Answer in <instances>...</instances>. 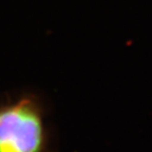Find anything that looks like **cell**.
<instances>
[{
	"mask_svg": "<svg viewBox=\"0 0 152 152\" xmlns=\"http://www.w3.org/2000/svg\"><path fill=\"white\" fill-rule=\"evenodd\" d=\"M44 102L22 93L0 102V152H50Z\"/></svg>",
	"mask_w": 152,
	"mask_h": 152,
	"instance_id": "6da1fadb",
	"label": "cell"
}]
</instances>
